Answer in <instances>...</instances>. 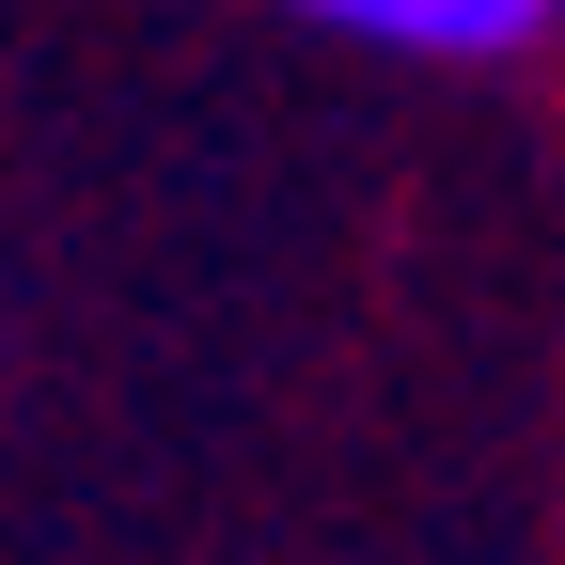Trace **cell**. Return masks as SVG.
I'll list each match as a JSON object with an SVG mask.
<instances>
[{"label": "cell", "instance_id": "cell-1", "mask_svg": "<svg viewBox=\"0 0 565 565\" xmlns=\"http://www.w3.org/2000/svg\"><path fill=\"white\" fill-rule=\"evenodd\" d=\"M299 32L330 47H377V63H440V79H487V63H534L565 32V0H282Z\"/></svg>", "mask_w": 565, "mask_h": 565}]
</instances>
